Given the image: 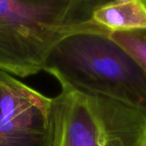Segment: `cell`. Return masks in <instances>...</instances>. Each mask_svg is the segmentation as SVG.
Here are the masks:
<instances>
[{"instance_id": "1", "label": "cell", "mask_w": 146, "mask_h": 146, "mask_svg": "<svg viewBox=\"0 0 146 146\" xmlns=\"http://www.w3.org/2000/svg\"><path fill=\"white\" fill-rule=\"evenodd\" d=\"M44 71L62 88L107 98L146 115V74L110 32L91 25L58 42Z\"/></svg>"}, {"instance_id": "6", "label": "cell", "mask_w": 146, "mask_h": 146, "mask_svg": "<svg viewBox=\"0 0 146 146\" xmlns=\"http://www.w3.org/2000/svg\"><path fill=\"white\" fill-rule=\"evenodd\" d=\"M110 38L127 51L146 74V29L110 33Z\"/></svg>"}, {"instance_id": "2", "label": "cell", "mask_w": 146, "mask_h": 146, "mask_svg": "<svg viewBox=\"0 0 146 146\" xmlns=\"http://www.w3.org/2000/svg\"><path fill=\"white\" fill-rule=\"evenodd\" d=\"M102 0H0V71L22 79L44 71L67 35L94 25Z\"/></svg>"}, {"instance_id": "3", "label": "cell", "mask_w": 146, "mask_h": 146, "mask_svg": "<svg viewBox=\"0 0 146 146\" xmlns=\"http://www.w3.org/2000/svg\"><path fill=\"white\" fill-rule=\"evenodd\" d=\"M51 118V146H146V115L107 98L62 88Z\"/></svg>"}, {"instance_id": "5", "label": "cell", "mask_w": 146, "mask_h": 146, "mask_svg": "<svg viewBox=\"0 0 146 146\" xmlns=\"http://www.w3.org/2000/svg\"><path fill=\"white\" fill-rule=\"evenodd\" d=\"M93 22L113 32L146 29V4L143 0L103 1L92 13Z\"/></svg>"}, {"instance_id": "4", "label": "cell", "mask_w": 146, "mask_h": 146, "mask_svg": "<svg viewBox=\"0 0 146 146\" xmlns=\"http://www.w3.org/2000/svg\"><path fill=\"white\" fill-rule=\"evenodd\" d=\"M51 98L0 71V146H51Z\"/></svg>"}, {"instance_id": "7", "label": "cell", "mask_w": 146, "mask_h": 146, "mask_svg": "<svg viewBox=\"0 0 146 146\" xmlns=\"http://www.w3.org/2000/svg\"><path fill=\"white\" fill-rule=\"evenodd\" d=\"M144 1H145V4H146V0H144Z\"/></svg>"}]
</instances>
